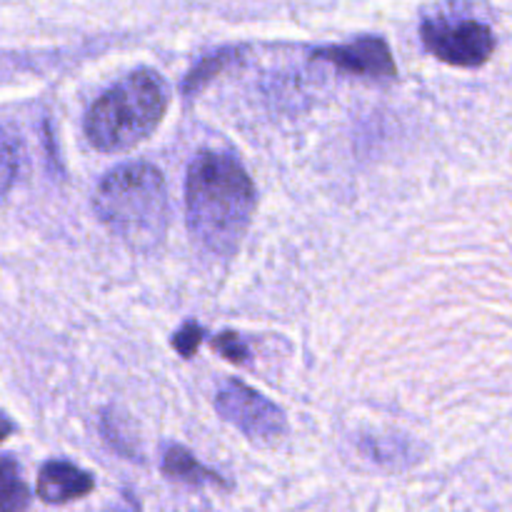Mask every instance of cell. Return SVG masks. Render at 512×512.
I'll list each match as a JSON object with an SVG mask.
<instances>
[{
    "instance_id": "cell-1",
    "label": "cell",
    "mask_w": 512,
    "mask_h": 512,
    "mask_svg": "<svg viewBox=\"0 0 512 512\" xmlns=\"http://www.w3.org/2000/svg\"><path fill=\"white\" fill-rule=\"evenodd\" d=\"M255 213V185L243 165L228 155L203 150L185 178L188 230L205 250L233 255Z\"/></svg>"
},
{
    "instance_id": "cell-2",
    "label": "cell",
    "mask_w": 512,
    "mask_h": 512,
    "mask_svg": "<svg viewBox=\"0 0 512 512\" xmlns=\"http://www.w3.org/2000/svg\"><path fill=\"white\" fill-rule=\"evenodd\" d=\"M170 103L163 75L138 68L105 90L85 115V138L100 153H125L158 130Z\"/></svg>"
},
{
    "instance_id": "cell-3",
    "label": "cell",
    "mask_w": 512,
    "mask_h": 512,
    "mask_svg": "<svg viewBox=\"0 0 512 512\" xmlns=\"http://www.w3.org/2000/svg\"><path fill=\"white\" fill-rule=\"evenodd\" d=\"M95 213L135 250H153L168 233V188L155 165L128 163L115 168L95 190Z\"/></svg>"
},
{
    "instance_id": "cell-4",
    "label": "cell",
    "mask_w": 512,
    "mask_h": 512,
    "mask_svg": "<svg viewBox=\"0 0 512 512\" xmlns=\"http://www.w3.org/2000/svg\"><path fill=\"white\" fill-rule=\"evenodd\" d=\"M420 38L428 53L455 68H480L495 53V33L475 18L433 15L420 25Z\"/></svg>"
},
{
    "instance_id": "cell-5",
    "label": "cell",
    "mask_w": 512,
    "mask_h": 512,
    "mask_svg": "<svg viewBox=\"0 0 512 512\" xmlns=\"http://www.w3.org/2000/svg\"><path fill=\"white\" fill-rule=\"evenodd\" d=\"M215 410L253 443L275 445L288 435L283 410L240 380L225 383V388L215 395Z\"/></svg>"
},
{
    "instance_id": "cell-6",
    "label": "cell",
    "mask_w": 512,
    "mask_h": 512,
    "mask_svg": "<svg viewBox=\"0 0 512 512\" xmlns=\"http://www.w3.org/2000/svg\"><path fill=\"white\" fill-rule=\"evenodd\" d=\"M315 60L335 65L343 73L370 75V78H395L398 65H395L390 45L380 35H363L343 45H323L313 50Z\"/></svg>"
},
{
    "instance_id": "cell-7",
    "label": "cell",
    "mask_w": 512,
    "mask_h": 512,
    "mask_svg": "<svg viewBox=\"0 0 512 512\" xmlns=\"http://www.w3.org/2000/svg\"><path fill=\"white\" fill-rule=\"evenodd\" d=\"M93 488V475L80 470L78 465L65 463V460H50L38 473V495L48 505L73 503V500L93 493Z\"/></svg>"
},
{
    "instance_id": "cell-8",
    "label": "cell",
    "mask_w": 512,
    "mask_h": 512,
    "mask_svg": "<svg viewBox=\"0 0 512 512\" xmlns=\"http://www.w3.org/2000/svg\"><path fill=\"white\" fill-rule=\"evenodd\" d=\"M163 470L165 475L175 480H183V483L190 485H205V483H213V485H225V480L220 478L215 470L205 468L203 463L193 458V453L180 445H170L165 450V458H163Z\"/></svg>"
},
{
    "instance_id": "cell-9",
    "label": "cell",
    "mask_w": 512,
    "mask_h": 512,
    "mask_svg": "<svg viewBox=\"0 0 512 512\" xmlns=\"http://www.w3.org/2000/svg\"><path fill=\"white\" fill-rule=\"evenodd\" d=\"M30 493L10 455L3 458V512H28Z\"/></svg>"
},
{
    "instance_id": "cell-10",
    "label": "cell",
    "mask_w": 512,
    "mask_h": 512,
    "mask_svg": "<svg viewBox=\"0 0 512 512\" xmlns=\"http://www.w3.org/2000/svg\"><path fill=\"white\" fill-rule=\"evenodd\" d=\"M230 55H235V50H220V53L208 55V58H205L203 63H200L198 68L188 75V80H185V93H193V90H198L200 85L210 78V75L218 73V70L228 63Z\"/></svg>"
},
{
    "instance_id": "cell-11",
    "label": "cell",
    "mask_w": 512,
    "mask_h": 512,
    "mask_svg": "<svg viewBox=\"0 0 512 512\" xmlns=\"http://www.w3.org/2000/svg\"><path fill=\"white\" fill-rule=\"evenodd\" d=\"M213 350H218L223 358H228L230 363H238V365L248 363L250 358L248 348H245V343L235 333H223L218 335V338H213Z\"/></svg>"
},
{
    "instance_id": "cell-12",
    "label": "cell",
    "mask_w": 512,
    "mask_h": 512,
    "mask_svg": "<svg viewBox=\"0 0 512 512\" xmlns=\"http://www.w3.org/2000/svg\"><path fill=\"white\" fill-rule=\"evenodd\" d=\"M205 330L200 328V325L195 323H188L185 328H180L178 333L173 335V348L178 350L180 355H185V358H193L195 350H198L200 340H203Z\"/></svg>"
}]
</instances>
